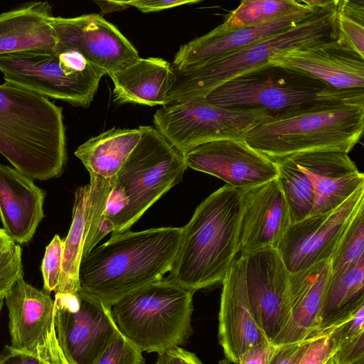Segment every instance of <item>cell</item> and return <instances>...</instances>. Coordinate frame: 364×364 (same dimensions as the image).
<instances>
[{
    "label": "cell",
    "instance_id": "681fc988",
    "mask_svg": "<svg viewBox=\"0 0 364 364\" xmlns=\"http://www.w3.org/2000/svg\"><path fill=\"white\" fill-rule=\"evenodd\" d=\"M325 364H335L332 360V358L328 359Z\"/></svg>",
    "mask_w": 364,
    "mask_h": 364
},
{
    "label": "cell",
    "instance_id": "1f68e13d",
    "mask_svg": "<svg viewBox=\"0 0 364 364\" xmlns=\"http://www.w3.org/2000/svg\"><path fill=\"white\" fill-rule=\"evenodd\" d=\"M336 41L364 58V1L338 0Z\"/></svg>",
    "mask_w": 364,
    "mask_h": 364
},
{
    "label": "cell",
    "instance_id": "4fadbf2b",
    "mask_svg": "<svg viewBox=\"0 0 364 364\" xmlns=\"http://www.w3.org/2000/svg\"><path fill=\"white\" fill-rule=\"evenodd\" d=\"M364 207V186L336 208L291 224L277 250L290 273L330 259L356 213Z\"/></svg>",
    "mask_w": 364,
    "mask_h": 364
},
{
    "label": "cell",
    "instance_id": "60d3db41",
    "mask_svg": "<svg viewBox=\"0 0 364 364\" xmlns=\"http://www.w3.org/2000/svg\"><path fill=\"white\" fill-rule=\"evenodd\" d=\"M198 0H134L124 1L129 6H134L143 13L159 11L179 6L193 4Z\"/></svg>",
    "mask_w": 364,
    "mask_h": 364
},
{
    "label": "cell",
    "instance_id": "4dcf8cb0",
    "mask_svg": "<svg viewBox=\"0 0 364 364\" xmlns=\"http://www.w3.org/2000/svg\"><path fill=\"white\" fill-rule=\"evenodd\" d=\"M115 182L116 180L90 176L87 228L82 258L87 256L105 236L114 230V225L106 217L105 211L109 196Z\"/></svg>",
    "mask_w": 364,
    "mask_h": 364
},
{
    "label": "cell",
    "instance_id": "ab89813d",
    "mask_svg": "<svg viewBox=\"0 0 364 364\" xmlns=\"http://www.w3.org/2000/svg\"><path fill=\"white\" fill-rule=\"evenodd\" d=\"M311 338L279 346L269 364H298Z\"/></svg>",
    "mask_w": 364,
    "mask_h": 364
},
{
    "label": "cell",
    "instance_id": "277c9868",
    "mask_svg": "<svg viewBox=\"0 0 364 364\" xmlns=\"http://www.w3.org/2000/svg\"><path fill=\"white\" fill-rule=\"evenodd\" d=\"M364 129V100L323 102L287 112L260 124L246 142L272 161L315 151L348 154Z\"/></svg>",
    "mask_w": 364,
    "mask_h": 364
},
{
    "label": "cell",
    "instance_id": "cb8c5ba5",
    "mask_svg": "<svg viewBox=\"0 0 364 364\" xmlns=\"http://www.w3.org/2000/svg\"><path fill=\"white\" fill-rule=\"evenodd\" d=\"M52 7L45 1L23 4L0 14V55L52 48L58 43L50 24Z\"/></svg>",
    "mask_w": 364,
    "mask_h": 364
},
{
    "label": "cell",
    "instance_id": "8992f818",
    "mask_svg": "<svg viewBox=\"0 0 364 364\" xmlns=\"http://www.w3.org/2000/svg\"><path fill=\"white\" fill-rule=\"evenodd\" d=\"M194 292L167 278L151 283L112 306L119 331L142 352L183 345L193 333Z\"/></svg>",
    "mask_w": 364,
    "mask_h": 364
},
{
    "label": "cell",
    "instance_id": "30bf717a",
    "mask_svg": "<svg viewBox=\"0 0 364 364\" xmlns=\"http://www.w3.org/2000/svg\"><path fill=\"white\" fill-rule=\"evenodd\" d=\"M260 108L223 107L204 98L162 106L154 115L155 129L181 154L210 141L244 139L247 133L270 119Z\"/></svg>",
    "mask_w": 364,
    "mask_h": 364
},
{
    "label": "cell",
    "instance_id": "5bb4252c",
    "mask_svg": "<svg viewBox=\"0 0 364 364\" xmlns=\"http://www.w3.org/2000/svg\"><path fill=\"white\" fill-rule=\"evenodd\" d=\"M245 284L255 320L272 342L291 315L289 274L276 249L245 255Z\"/></svg>",
    "mask_w": 364,
    "mask_h": 364
},
{
    "label": "cell",
    "instance_id": "7bdbcfd3",
    "mask_svg": "<svg viewBox=\"0 0 364 364\" xmlns=\"http://www.w3.org/2000/svg\"><path fill=\"white\" fill-rule=\"evenodd\" d=\"M339 343L351 340L364 333V306L350 318L339 324Z\"/></svg>",
    "mask_w": 364,
    "mask_h": 364
},
{
    "label": "cell",
    "instance_id": "44dd1931",
    "mask_svg": "<svg viewBox=\"0 0 364 364\" xmlns=\"http://www.w3.org/2000/svg\"><path fill=\"white\" fill-rule=\"evenodd\" d=\"M318 9L320 8L296 11L255 26L225 31L215 28L209 33L181 46L175 55L171 66L175 70H185L234 53L261 39L296 25Z\"/></svg>",
    "mask_w": 364,
    "mask_h": 364
},
{
    "label": "cell",
    "instance_id": "8d00e7d4",
    "mask_svg": "<svg viewBox=\"0 0 364 364\" xmlns=\"http://www.w3.org/2000/svg\"><path fill=\"white\" fill-rule=\"evenodd\" d=\"M21 277H23L22 250L14 243L0 255V297H4Z\"/></svg>",
    "mask_w": 364,
    "mask_h": 364
},
{
    "label": "cell",
    "instance_id": "f1b7e54d",
    "mask_svg": "<svg viewBox=\"0 0 364 364\" xmlns=\"http://www.w3.org/2000/svg\"><path fill=\"white\" fill-rule=\"evenodd\" d=\"M311 8L304 0H244L216 28L225 31L262 25L289 14Z\"/></svg>",
    "mask_w": 364,
    "mask_h": 364
},
{
    "label": "cell",
    "instance_id": "d590c367",
    "mask_svg": "<svg viewBox=\"0 0 364 364\" xmlns=\"http://www.w3.org/2000/svg\"><path fill=\"white\" fill-rule=\"evenodd\" d=\"M64 242L55 235L46 247L41 264L43 279V290L48 294L55 292L60 278Z\"/></svg>",
    "mask_w": 364,
    "mask_h": 364
},
{
    "label": "cell",
    "instance_id": "74e56055",
    "mask_svg": "<svg viewBox=\"0 0 364 364\" xmlns=\"http://www.w3.org/2000/svg\"><path fill=\"white\" fill-rule=\"evenodd\" d=\"M335 364H355L364 360V333L338 343L331 357Z\"/></svg>",
    "mask_w": 364,
    "mask_h": 364
},
{
    "label": "cell",
    "instance_id": "4316f807",
    "mask_svg": "<svg viewBox=\"0 0 364 364\" xmlns=\"http://www.w3.org/2000/svg\"><path fill=\"white\" fill-rule=\"evenodd\" d=\"M364 306V260L341 272L331 273L315 336L338 326Z\"/></svg>",
    "mask_w": 364,
    "mask_h": 364
},
{
    "label": "cell",
    "instance_id": "c3c4849f",
    "mask_svg": "<svg viewBox=\"0 0 364 364\" xmlns=\"http://www.w3.org/2000/svg\"><path fill=\"white\" fill-rule=\"evenodd\" d=\"M4 297L1 296L0 297V316H1V309H2V307H3V304H4ZM1 353H0V358H1Z\"/></svg>",
    "mask_w": 364,
    "mask_h": 364
},
{
    "label": "cell",
    "instance_id": "ee69618b",
    "mask_svg": "<svg viewBox=\"0 0 364 364\" xmlns=\"http://www.w3.org/2000/svg\"><path fill=\"white\" fill-rule=\"evenodd\" d=\"M0 364H46L37 358L6 346V352L1 355Z\"/></svg>",
    "mask_w": 364,
    "mask_h": 364
},
{
    "label": "cell",
    "instance_id": "3957f363",
    "mask_svg": "<svg viewBox=\"0 0 364 364\" xmlns=\"http://www.w3.org/2000/svg\"><path fill=\"white\" fill-rule=\"evenodd\" d=\"M242 189L225 185L196 208L183 227L167 279L193 291L222 283L239 252Z\"/></svg>",
    "mask_w": 364,
    "mask_h": 364
},
{
    "label": "cell",
    "instance_id": "2e32d148",
    "mask_svg": "<svg viewBox=\"0 0 364 364\" xmlns=\"http://www.w3.org/2000/svg\"><path fill=\"white\" fill-rule=\"evenodd\" d=\"M50 22L59 42L79 50L108 75L140 58L133 44L100 14L53 16Z\"/></svg>",
    "mask_w": 364,
    "mask_h": 364
},
{
    "label": "cell",
    "instance_id": "7c38bea8",
    "mask_svg": "<svg viewBox=\"0 0 364 364\" xmlns=\"http://www.w3.org/2000/svg\"><path fill=\"white\" fill-rule=\"evenodd\" d=\"M9 311L11 348L30 354L46 364H68L59 346L54 300L19 278L4 296Z\"/></svg>",
    "mask_w": 364,
    "mask_h": 364
},
{
    "label": "cell",
    "instance_id": "d6986e66",
    "mask_svg": "<svg viewBox=\"0 0 364 364\" xmlns=\"http://www.w3.org/2000/svg\"><path fill=\"white\" fill-rule=\"evenodd\" d=\"M268 63L304 73L336 89H364V58L336 39L282 52Z\"/></svg>",
    "mask_w": 364,
    "mask_h": 364
},
{
    "label": "cell",
    "instance_id": "f6af8a7d",
    "mask_svg": "<svg viewBox=\"0 0 364 364\" xmlns=\"http://www.w3.org/2000/svg\"><path fill=\"white\" fill-rule=\"evenodd\" d=\"M95 2L100 7L101 14L122 11L129 7L124 1H95Z\"/></svg>",
    "mask_w": 364,
    "mask_h": 364
},
{
    "label": "cell",
    "instance_id": "ba28073f",
    "mask_svg": "<svg viewBox=\"0 0 364 364\" xmlns=\"http://www.w3.org/2000/svg\"><path fill=\"white\" fill-rule=\"evenodd\" d=\"M0 71L5 82L85 108L107 75L79 50L59 41L52 48L0 55Z\"/></svg>",
    "mask_w": 364,
    "mask_h": 364
},
{
    "label": "cell",
    "instance_id": "d4e9b609",
    "mask_svg": "<svg viewBox=\"0 0 364 364\" xmlns=\"http://www.w3.org/2000/svg\"><path fill=\"white\" fill-rule=\"evenodd\" d=\"M114 83V102L165 106L173 80L171 65L161 58H139L123 70L109 75Z\"/></svg>",
    "mask_w": 364,
    "mask_h": 364
},
{
    "label": "cell",
    "instance_id": "6da1fadb",
    "mask_svg": "<svg viewBox=\"0 0 364 364\" xmlns=\"http://www.w3.org/2000/svg\"><path fill=\"white\" fill-rule=\"evenodd\" d=\"M182 228L125 231L112 236L83 257L80 289L109 306L164 278L176 256Z\"/></svg>",
    "mask_w": 364,
    "mask_h": 364
},
{
    "label": "cell",
    "instance_id": "b9f144b4",
    "mask_svg": "<svg viewBox=\"0 0 364 364\" xmlns=\"http://www.w3.org/2000/svg\"><path fill=\"white\" fill-rule=\"evenodd\" d=\"M156 364H203L196 354L181 347L158 353Z\"/></svg>",
    "mask_w": 364,
    "mask_h": 364
},
{
    "label": "cell",
    "instance_id": "7dc6e473",
    "mask_svg": "<svg viewBox=\"0 0 364 364\" xmlns=\"http://www.w3.org/2000/svg\"><path fill=\"white\" fill-rule=\"evenodd\" d=\"M218 364H232V363H230L227 358H224L220 360L218 362Z\"/></svg>",
    "mask_w": 364,
    "mask_h": 364
},
{
    "label": "cell",
    "instance_id": "9a60e30c",
    "mask_svg": "<svg viewBox=\"0 0 364 364\" xmlns=\"http://www.w3.org/2000/svg\"><path fill=\"white\" fill-rule=\"evenodd\" d=\"M187 167L247 188L277 178L276 164L244 139L227 138L198 145L183 154Z\"/></svg>",
    "mask_w": 364,
    "mask_h": 364
},
{
    "label": "cell",
    "instance_id": "ac0fdd59",
    "mask_svg": "<svg viewBox=\"0 0 364 364\" xmlns=\"http://www.w3.org/2000/svg\"><path fill=\"white\" fill-rule=\"evenodd\" d=\"M245 263L244 255L235 259L222 282L218 337L225 358L234 364L250 347L268 341L251 310L245 284Z\"/></svg>",
    "mask_w": 364,
    "mask_h": 364
},
{
    "label": "cell",
    "instance_id": "e575fe53",
    "mask_svg": "<svg viewBox=\"0 0 364 364\" xmlns=\"http://www.w3.org/2000/svg\"><path fill=\"white\" fill-rule=\"evenodd\" d=\"M338 326L312 337L298 364H325L338 348Z\"/></svg>",
    "mask_w": 364,
    "mask_h": 364
},
{
    "label": "cell",
    "instance_id": "ffe728a7",
    "mask_svg": "<svg viewBox=\"0 0 364 364\" xmlns=\"http://www.w3.org/2000/svg\"><path fill=\"white\" fill-rule=\"evenodd\" d=\"M309 178L314 192L312 214L331 211L364 186V175L348 154L341 151H315L289 156Z\"/></svg>",
    "mask_w": 364,
    "mask_h": 364
},
{
    "label": "cell",
    "instance_id": "f35d334b",
    "mask_svg": "<svg viewBox=\"0 0 364 364\" xmlns=\"http://www.w3.org/2000/svg\"><path fill=\"white\" fill-rule=\"evenodd\" d=\"M278 347L268 341L259 342L242 353L237 364H269Z\"/></svg>",
    "mask_w": 364,
    "mask_h": 364
},
{
    "label": "cell",
    "instance_id": "7a4b0ae2",
    "mask_svg": "<svg viewBox=\"0 0 364 364\" xmlns=\"http://www.w3.org/2000/svg\"><path fill=\"white\" fill-rule=\"evenodd\" d=\"M0 154L32 179L59 177L67 159L62 108L11 82L0 84Z\"/></svg>",
    "mask_w": 364,
    "mask_h": 364
},
{
    "label": "cell",
    "instance_id": "f546056e",
    "mask_svg": "<svg viewBox=\"0 0 364 364\" xmlns=\"http://www.w3.org/2000/svg\"><path fill=\"white\" fill-rule=\"evenodd\" d=\"M273 161L277 165V178L289 208L291 224L311 215L315 196L309 178L289 157Z\"/></svg>",
    "mask_w": 364,
    "mask_h": 364
},
{
    "label": "cell",
    "instance_id": "5b68a950",
    "mask_svg": "<svg viewBox=\"0 0 364 364\" xmlns=\"http://www.w3.org/2000/svg\"><path fill=\"white\" fill-rule=\"evenodd\" d=\"M338 0L316 10L296 25L261 39L242 49L200 66L175 70L168 103L205 98L213 89L288 50L336 40Z\"/></svg>",
    "mask_w": 364,
    "mask_h": 364
},
{
    "label": "cell",
    "instance_id": "52a82bcc",
    "mask_svg": "<svg viewBox=\"0 0 364 364\" xmlns=\"http://www.w3.org/2000/svg\"><path fill=\"white\" fill-rule=\"evenodd\" d=\"M204 99L218 107L263 109L273 117L323 102L364 100V89H336L268 63L223 83Z\"/></svg>",
    "mask_w": 364,
    "mask_h": 364
},
{
    "label": "cell",
    "instance_id": "83f0119b",
    "mask_svg": "<svg viewBox=\"0 0 364 364\" xmlns=\"http://www.w3.org/2000/svg\"><path fill=\"white\" fill-rule=\"evenodd\" d=\"M88 208L89 185H85L75 192L73 220L63 240L62 270L55 294L75 293L80 289L79 269L87 233Z\"/></svg>",
    "mask_w": 364,
    "mask_h": 364
},
{
    "label": "cell",
    "instance_id": "8fae6325",
    "mask_svg": "<svg viewBox=\"0 0 364 364\" xmlns=\"http://www.w3.org/2000/svg\"><path fill=\"white\" fill-rule=\"evenodd\" d=\"M54 316L58 343L68 364H94L119 331L112 306L81 289L55 294Z\"/></svg>",
    "mask_w": 364,
    "mask_h": 364
},
{
    "label": "cell",
    "instance_id": "bcb514c9",
    "mask_svg": "<svg viewBox=\"0 0 364 364\" xmlns=\"http://www.w3.org/2000/svg\"><path fill=\"white\" fill-rule=\"evenodd\" d=\"M15 242L8 236L3 228H0V255Z\"/></svg>",
    "mask_w": 364,
    "mask_h": 364
},
{
    "label": "cell",
    "instance_id": "e0dca14e",
    "mask_svg": "<svg viewBox=\"0 0 364 364\" xmlns=\"http://www.w3.org/2000/svg\"><path fill=\"white\" fill-rule=\"evenodd\" d=\"M242 193L239 228L241 255L264 249H277L291 224L278 178L243 188Z\"/></svg>",
    "mask_w": 364,
    "mask_h": 364
},
{
    "label": "cell",
    "instance_id": "9c48e42d",
    "mask_svg": "<svg viewBox=\"0 0 364 364\" xmlns=\"http://www.w3.org/2000/svg\"><path fill=\"white\" fill-rule=\"evenodd\" d=\"M137 144L119 169L115 185L127 206L112 236L129 230L145 212L181 181L188 168L183 156L155 128L140 126Z\"/></svg>",
    "mask_w": 364,
    "mask_h": 364
},
{
    "label": "cell",
    "instance_id": "603a6c76",
    "mask_svg": "<svg viewBox=\"0 0 364 364\" xmlns=\"http://www.w3.org/2000/svg\"><path fill=\"white\" fill-rule=\"evenodd\" d=\"M331 261H321L289 274L291 315L272 341L277 346L294 343L315 336L318 319L331 277Z\"/></svg>",
    "mask_w": 364,
    "mask_h": 364
},
{
    "label": "cell",
    "instance_id": "484cf974",
    "mask_svg": "<svg viewBox=\"0 0 364 364\" xmlns=\"http://www.w3.org/2000/svg\"><path fill=\"white\" fill-rule=\"evenodd\" d=\"M141 130L113 128L81 144L75 155L90 176L116 180L117 175L140 139Z\"/></svg>",
    "mask_w": 364,
    "mask_h": 364
},
{
    "label": "cell",
    "instance_id": "d6a6232c",
    "mask_svg": "<svg viewBox=\"0 0 364 364\" xmlns=\"http://www.w3.org/2000/svg\"><path fill=\"white\" fill-rule=\"evenodd\" d=\"M364 207L355 215L330 259L331 273L346 269L364 260Z\"/></svg>",
    "mask_w": 364,
    "mask_h": 364
},
{
    "label": "cell",
    "instance_id": "7402d4cb",
    "mask_svg": "<svg viewBox=\"0 0 364 364\" xmlns=\"http://www.w3.org/2000/svg\"><path fill=\"white\" fill-rule=\"evenodd\" d=\"M46 192L33 179L0 164V218L16 244L28 243L44 218Z\"/></svg>",
    "mask_w": 364,
    "mask_h": 364
},
{
    "label": "cell",
    "instance_id": "836d02e7",
    "mask_svg": "<svg viewBox=\"0 0 364 364\" xmlns=\"http://www.w3.org/2000/svg\"><path fill=\"white\" fill-rule=\"evenodd\" d=\"M142 353L118 331L94 364H146Z\"/></svg>",
    "mask_w": 364,
    "mask_h": 364
}]
</instances>
